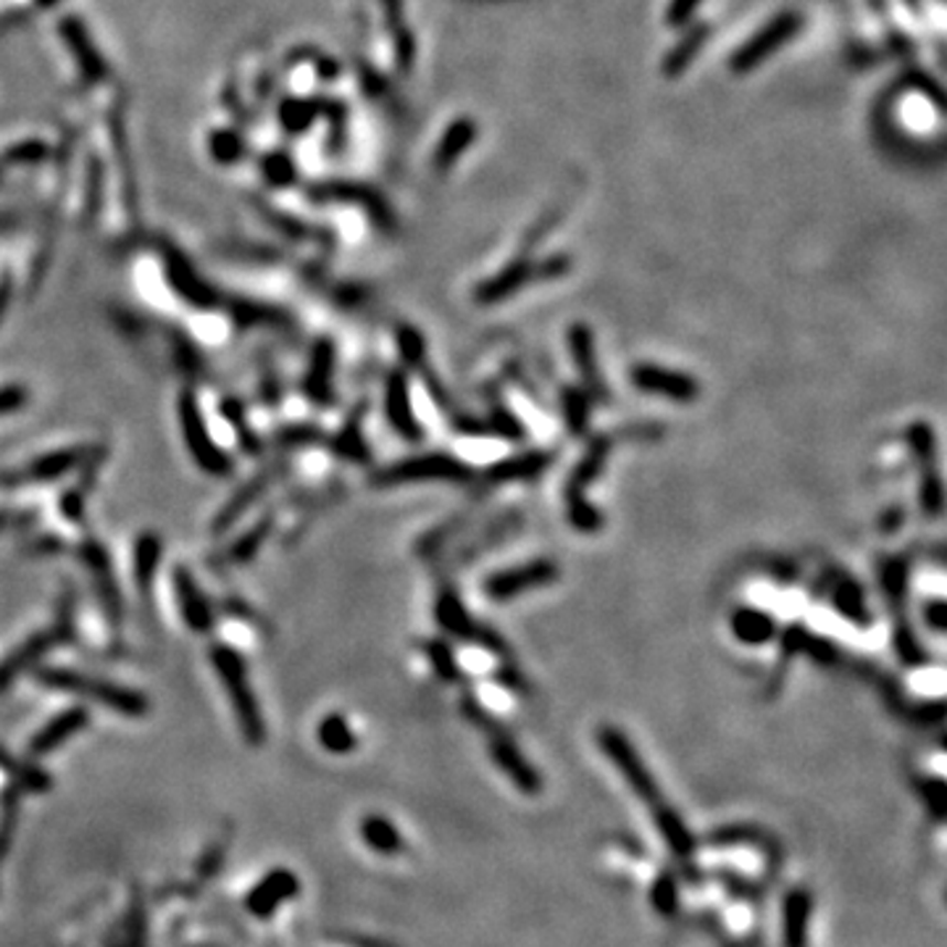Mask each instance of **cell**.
<instances>
[{
    "instance_id": "cell-1",
    "label": "cell",
    "mask_w": 947,
    "mask_h": 947,
    "mask_svg": "<svg viewBox=\"0 0 947 947\" xmlns=\"http://www.w3.org/2000/svg\"><path fill=\"white\" fill-rule=\"evenodd\" d=\"M598 745H601L605 758L616 766V772L624 776V782L629 785L632 793H635L639 800H643V806L650 810L653 821H656L666 848L679 858L682 867H687L695 855V837L690 835V829H687L682 816L666 803L656 776L647 772L643 755L637 753V747L632 745L629 738H626L622 729L616 727H603L601 732H598Z\"/></svg>"
},
{
    "instance_id": "cell-2",
    "label": "cell",
    "mask_w": 947,
    "mask_h": 947,
    "mask_svg": "<svg viewBox=\"0 0 947 947\" xmlns=\"http://www.w3.org/2000/svg\"><path fill=\"white\" fill-rule=\"evenodd\" d=\"M37 682L51 687V690L72 692L79 698L93 700V703L108 706L111 711L121 713L127 719H142L151 711V700L146 695L132 690V687H121L116 682H106V679L87 677V674L72 671V669H58V666H45L37 671Z\"/></svg>"
},
{
    "instance_id": "cell-3",
    "label": "cell",
    "mask_w": 947,
    "mask_h": 947,
    "mask_svg": "<svg viewBox=\"0 0 947 947\" xmlns=\"http://www.w3.org/2000/svg\"><path fill=\"white\" fill-rule=\"evenodd\" d=\"M211 664H214L216 674H219L229 703L235 708L243 738L248 740V745H261L266 738V724L240 653L229 645H214L211 647Z\"/></svg>"
},
{
    "instance_id": "cell-4",
    "label": "cell",
    "mask_w": 947,
    "mask_h": 947,
    "mask_svg": "<svg viewBox=\"0 0 947 947\" xmlns=\"http://www.w3.org/2000/svg\"><path fill=\"white\" fill-rule=\"evenodd\" d=\"M611 453V440L609 438H595L588 445L582 459H579L577 469L571 472L567 489H563V501H567V519L571 527L582 535H598L603 529V514L588 501V487L598 480V474L603 472V463Z\"/></svg>"
},
{
    "instance_id": "cell-5",
    "label": "cell",
    "mask_w": 947,
    "mask_h": 947,
    "mask_svg": "<svg viewBox=\"0 0 947 947\" xmlns=\"http://www.w3.org/2000/svg\"><path fill=\"white\" fill-rule=\"evenodd\" d=\"M472 466L451 453H421L379 469L372 476V485L400 487L413 485V482H455V485H463V482L472 480Z\"/></svg>"
},
{
    "instance_id": "cell-6",
    "label": "cell",
    "mask_w": 947,
    "mask_h": 947,
    "mask_svg": "<svg viewBox=\"0 0 947 947\" xmlns=\"http://www.w3.org/2000/svg\"><path fill=\"white\" fill-rule=\"evenodd\" d=\"M176 417H180L182 438H185V448L187 453L193 455L195 466L211 476H227L232 472V461L208 434L206 419H203V411L201 406H197L193 390L180 392Z\"/></svg>"
},
{
    "instance_id": "cell-7",
    "label": "cell",
    "mask_w": 947,
    "mask_h": 947,
    "mask_svg": "<svg viewBox=\"0 0 947 947\" xmlns=\"http://www.w3.org/2000/svg\"><path fill=\"white\" fill-rule=\"evenodd\" d=\"M69 639H72V613L66 609V613H61L56 624L45 626V629H37L35 635L26 637L22 645L13 647L9 656L0 660V690H6L19 674H24L26 669H32V666L40 664L43 656H47L53 647L69 643Z\"/></svg>"
},
{
    "instance_id": "cell-8",
    "label": "cell",
    "mask_w": 947,
    "mask_h": 947,
    "mask_svg": "<svg viewBox=\"0 0 947 947\" xmlns=\"http://www.w3.org/2000/svg\"><path fill=\"white\" fill-rule=\"evenodd\" d=\"M556 579H558V563L548 561V558H537V561L521 563V567L516 569L489 574L485 579V584H482V592H485L489 601L503 603V601H514V598H519L529 590L553 584Z\"/></svg>"
},
{
    "instance_id": "cell-9",
    "label": "cell",
    "mask_w": 947,
    "mask_h": 947,
    "mask_svg": "<svg viewBox=\"0 0 947 947\" xmlns=\"http://www.w3.org/2000/svg\"><path fill=\"white\" fill-rule=\"evenodd\" d=\"M104 451H98V448H61V451H51L45 455H40L30 463V466L24 469V472H17L9 476V485H43V482H56L61 476L72 474L74 469L87 466V463H95V459H100Z\"/></svg>"
},
{
    "instance_id": "cell-10",
    "label": "cell",
    "mask_w": 947,
    "mask_h": 947,
    "mask_svg": "<svg viewBox=\"0 0 947 947\" xmlns=\"http://www.w3.org/2000/svg\"><path fill=\"white\" fill-rule=\"evenodd\" d=\"M485 734L489 738V755H493V763L497 768H501L503 774L508 776L510 785H514L524 795L540 793L542 789L540 774H537V768L531 766L527 758H524L519 747H516V742L510 740V734L503 732L501 727L489 729V732H485Z\"/></svg>"
},
{
    "instance_id": "cell-11",
    "label": "cell",
    "mask_w": 947,
    "mask_h": 947,
    "mask_svg": "<svg viewBox=\"0 0 947 947\" xmlns=\"http://www.w3.org/2000/svg\"><path fill=\"white\" fill-rule=\"evenodd\" d=\"M629 377L637 390L647 395H660V398H669L674 403H692L700 395L698 379H692L690 374L666 369V366L658 364H637Z\"/></svg>"
},
{
    "instance_id": "cell-12",
    "label": "cell",
    "mask_w": 947,
    "mask_h": 947,
    "mask_svg": "<svg viewBox=\"0 0 947 947\" xmlns=\"http://www.w3.org/2000/svg\"><path fill=\"white\" fill-rule=\"evenodd\" d=\"M434 618H438V624L448 632V635L469 639V643H480L497 653L506 650V645H503L501 639L489 635V629H482V626L469 616L466 605L461 603V598L455 595L453 590H442L438 595V603H434Z\"/></svg>"
},
{
    "instance_id": "cell-13",
    "label": "cell",
    "mask_w": 947,
    "mask_h": 947,
    "mask_svg": "<svg viewBox=\"0 0 947 947\" xmlns=\"http://www.w3.org/2000/svg\"><path fill=\"white\" fill-rule=\"evenodd\" d=\"M567 261H550L542 266H531V263H514L508 266L506 271H501V275L489 279V282L480 284L476 288V303H497L503 301V298H510L516 290H521L524 284L535 282V279H545V277H561L563 271H567Z\"/></svg>"
},
{
    "instance_id": "cell-14",
    "label": "cell",
    "mask_w": 947,
    "mask_h": 947,
    "mask_svg": "<svg viewBox=\"0 0 947 947\" xmlns=\"http://www.w3.org/2000/svg\"><path fill=\"white\" fill-rule=\"evenodd\" d=\"M385 413L387 421L400 438L408 442H419L424 438L417 411L411 403V387H408L406 372H390L385 379Z\"/></svg>"
},
{
    "instance_id": "cell-15",
    "label": "cell",
    "mask_w": 947,
    "mask_h": 947,
    "mask_svg": "<svg viewBox=\"0 0 947 947\" xmlns=\"http://www.w3.org/2000/svg\"><path fill=\"white\" fill-rule=\"evenodd\" d=\"M166 279L176 295L185 303L195 305V309H214V305H219V292L211 288L208 282H203L193 269V263L185 261V258L180 256V250L174 248L166 250Z\"/></svg>"
},
{
    "instance_id": "cell-16",
    "label": "cell",
    "mask_w": 947,
    "mask_h": 947,
    "mask_svg": "<svg viewBox=\"0 0 947 947\" xmlns=\"http://www.w3.org/2000/svg\"><path fill=\"white\" fill-rule=\"evenodd\" d=\"M335 364H337L335 343H332L330 337H322L316 345H313L311 364L309 369H305V379H303V390L309 395L311 403L332 406V400H335V385H332Z\"/></svg>"
},
{
    "instance_id": "cell-17",
    "label": "cell",
    "mask_w": 947,
    "mask_h": 947,
    "mask_svg": "<svg viewBox=\"0 0 947 947\" xmlns=\"http://www.w3.org/2000/svg\"><path fill=\"white\" fill-rule=\"evenodd\" d=\"M87 724H90V713H87V708L82 706H72L66 708V711H61L53 717L43 729H37L35 738L30 740V755L32 758H43V755L53 753L56 747L64 745V742H69L74 734L82 732Z\"/></svg>"
},
{
    "instance_id": "cell-18",
    "label": "cell",
    "mask_w": 947,
    "mask_h": 947,
    "mask_svg": "<svg viewBox=\"0 0 947 947\" xmlns=\"http://www.w3.org/2000/svg\"><path fill=\"white\" fill-rule=\"evenodd\" d=\"M174 590L185 624L195 635H208L214 629V611H211V603L203 595V590L197 588L195 577L185 567L174 571Z\"/></svg>"
},
{
    "instance_id": "cell-19",
    "label": "cell",
    "mask_w": 947,
    "mask_h": 947,
    "mask_svg": "<svg viewBox=\"0 0 947 947\" xmlns=\"http://www.w3.org/2000/svg\"><path fill=\"white\" fill-rule=\"evenodd\" d=\"M298 895V876L288 869H277L271 874H266L258 882L256 890H250V895L245 897L248 911L258 918H269L271 913H277L279 905L290 897Z\"/></svg>"
},
{
    "instance_id": "cell-20",
    "label": "cell",
    "mask_w": 947,
    "mask_h": 947,
    "mask_svg": "<svg viewBox=\"0 0 947 947\" xmlns=\"http://www.w3.org/2000/svg\"><path fill=\"white\" fill-rule=\"evenodd\" d=\"M79 556H82V561L87 563V569L93 571L95 588H98L100 601H104V605H106V613L111 616V622H119L121 618V595H119V590H116L111 561H108V553L104 550V545H98L93 540L82 542Z\"/></svg>"
},
{
    "instance_id": "cell-21",
    "label": "cell",
    "mask_w": 947,
    "mask_h": 947,
    "mask_svg": "<svg viewBox=\"0 0 947 947\" xmlns=\"http://www.w3.org/2000/svg\"><path fill=\"white\" fill-rule=\"evenodd\" d=\"M569 351L574 356L577 372L582 374L584 385H588L590 398H605V387L601 379V369H598V356H595V337L592 330L584 324H574L569 330Z\"/></svg>"
},
{
    "instance_id": "cell-22",
    "label": "cell",
    "mask_w": 947,
    "mask_h": 947,
    "mask_svg": "<svg viewBox=\"0 0 947 947\" xmlns=\"http://www.w3.org/2000/svg\"><path fill=\"white\" fill-rule=\"evenodd\" d=\"M275 476H277V469H263L261 474L250 476V480L245 482V485L237 489V493L232 495L227 503H224L219 514L214 516V521H211V529H214V535H222V531H227L232 524L240 519L245 510L254 506L258 497H261L266 489H269Z\"/></svg>"
},
{
    "instance_id": "cell-23",
    "label": "cell",
    "mask_w": 947,
    "mask_h": 947,
    "mask_svg": "<svg viewBox=\"0 0 947 947\" xmlns=\"http://www.w3.org/2000/svg\"><path fill=\"white\" fill-rule=\"evenodd\" d=\"M810 913H814V897L808 890L797 887L785 897L782 905V939L785 947H808V926H810Z\"/></svg>"
},
{
    "instance_id": "cell-24",
    "label": "cell",
    "mask_w": 947,
    "mask_h": 947,
    "mask_svg": "<svg viewBox=\"0 0 947 947\" xmlns=\"http://www.w3.org/2000/svg\"><path fill=\"white\" fill-rule=\"evenodd\" d=\"M729 629H732L734 639H740L742 645H766L776 637V618L772 613L763 609H753V605H742V609L732 611L729 616Z\"/></svg>"
},
{
    "instance_id": "cell-25",
    "label": "cell",
    "mask_w": 947,
    "mask_h": 947,
    "mask_svg": "<svg viewBox=\"0 0 947 947\" xmlns=\"http://www.w3.org/2000/svg\"><path fill=\"white\" fill-rule=\"evenodd\" d=\"M550 461H553V455L545 451H524V453L508 455V459L497 461L495 466L489 469L487 480L493 482V485L535 480V476H540L545 469L550 466Z\"/></svg>"
},
{
    "instance_id": "cell-26",
    "label": "cell",
    "mask_w": 947,
    "mask_h": 947,
    "mask_svg": "<svg viewBox=\"0 0 947 947\" xmlns=\"http://www.w3.org/2000/svg\"><path fill=\"white\" fill-rule=\"evenodd\" d=\"M360 837H364L366 848L379 855H398L406 848L403 835L395 829V824L387 816L369 814L360 821Z\"/></svg>"
},
{
    "instance_id": "cell-27",
    "label": "cell",
    "mask_w": 947,
    "mask_h": 947,
    "mask_svg": "<svg viewBox=\"0 0 947 947\" xmlns=\"http://www.w3.org/2000/svg\"><path fill=\"white\" fill-rule=\"evenodd\" d=\"M159 561H161V537L155 535V531H142L138 542H134V582H138L142 595L151 592Z\"/></svg>"
},
{
    "instance_id": "cell-28",
    "label": "cell",
    "mask_w": 947,
    "mask_h": 947,
    "mask_svg": "<svg viewBox=\"0 0 947 947\" xmlns=\"http://www.w3.org/2000/svg\"><path fill=\"white\" fill-rule=\"evenodd\" d=\"M832 605H835V611L840 613L842 618H848L850 624L863 626V624L871 622L867 595H863V590L858 588V582H853V579L844 577L842 582L835 584Z\"/></svg>"
},
{
    "instance_id": "cell-29",
    "label": "cell",
    "mask_w": 947,
    "mask_h": 947,
    "mask_svg": "<svg viewBox=\"0 0 947 947\" xmlns=\"http://www.w3.org/2000/svg\"><path fill=\"white\" fill-rule=\"evenodd\" d=\"M319 742H322L326 753H335V755L353 753L358 745L351 724H347L340 713H330V717L322 719V724H319Z\"/></svg>"
},
{
    "instance_id": "cell-30",
    "label": "cell",
    "mask_w": 947,
    "mask_h": 947,
    "mask_svg": "<svg viewBox=\"0 0 947 947\" xmlns=\"http://www.w3.org/2000/svg\"><path fill=\"white\" fill-rule=\"evenodd\" d=\"M561 411L567 429L571 434H584L590 427L592 398L590 392L579 390V387H563L561 390Z\"/></svg>"
},
{
    "instance_id": "cell-31",
    "label": "cell",
    "mask_w": 947,
    "mask_h": 947,
    "mask_svg": "<svg viewBox=\"0 0 947 947\" xmlns=\"http://www.w3.org/2000/svg\"><path fill=\"white\" fill-rule=\"evenodd\" d=\"M0 768H3L6 774L11 776L17 785H22V789H32V793H43V789L51 787V776H47L43 768L32 766V763H26L22 758H13V755L6 751V747H0Z\"/></svg>"
},
{
    "instance_id": "cell-32",
    "label": "cell",
    "mask_w": 947,
    "mask_h": 947,
    "mask_svg": "<svg viewBox=\"0 0 947 947\" xmlns=\"http://www.w3.org/2000/svg\"><path fill=\"white\" fill-rule=\"evenodd\" d=\"M908 571L911 569L905 558H887L882 569H879V582H882L884 595L890 598L897 613H903L901 605L905 603V595H908Z\"/></svg>"
},
{
    "instance_id": "cell-33",
    "label": "cell",
    "mask_w": 947,
    "mask_h": 947,
    "mask_svg": "<svg viewBox=\"0 0 947 947\" xmlns=\"http://www.w3.org/2000/svg\"><path fill=\"white\" fill-rule=\"evenodd\" d=\"M64 32H66V37H69L74 56H77L79 66L85 69L87 77H104L106 74L104 61L98 58V53H95V47L90 45V40H87L85 32H82V26L74 24V19H66Z\"/></svg>"
},
{
    "instance_id": "cell-34",
    "label": "cell",
    "mask_w": 947,
    "mask_h": 947,
    "mask_svg": "<svg viewBox=\"0 0 947 947\" xmlns=\"http://www.w3.org/2000/svg\"><path fill=\"white\" fill-rule=\"evenodd\" d=\"M269 531H271V516H263L261 521H256L254 527L237 537V542L229 548V561L248 563L250 558H256L258 550H261V545L266 542V537H269Z\"/></svg>"
},
{
    "instance_id": "cell-35",
    "label": "cell",
    "mask_w": 947,
    "mask_h": 947,
    "mask_svg": "<svg viewBox=\"0 0 947 947\" xmlns=\"http://www.w3.org/2000/svg\"><path fill=\"white\" fill-rule=\"evenodd\" d=\"M424 653L429 664H432L434 674H438L442 682H459L461 669H459V660L453 656L451 645L442 643V639H427Z\"/></svg>"
},
{
    "instance_id": "cell-36",
    "label": "cell",
    "mask_w": 947,
    "mask_h": 947,
    "mask_svg": "<svg viewBox=\"0 0 947 947\" xmlns=\"http://www.w3.org/2000/svg\"><path fill=\"white\" fill-rule=\"evenodd\" d=\"M332 451H335L337 455H343V459L356 461V463H364L366 459H369L366 442H364V438H360V421L356 417L347 419L343 432H340L337 438L332 440Z\"/></svg>"
},
{
    "instance_id": "cell-37",
    "label": "cell",
    "mask_w": 947,
    "mask_h": 947,
    "mask_svg": "<svg viewBox=\"0 0 947 947\" xmlns=\"http://www.w3.org/2000/svg\"><path fill=\"white\" fill-rule=\"evenodd\" d=\"M918 506L926 516H939L945 506V487L939 480L937 466L922 469V485H918Z\"/></svg>"
},
{
    "instance_id": "cell-38",
    "label": "cell",
    "mask_w": 947,
    "mask_h": 947,
    "mask_svg": "<svg viewBox=\"0 0 947 947\" xmlns=\"http://www.w3.org/2000/svg\"><path fill=\"white\" fill-rule=\"evenodd\" d=\"M908 445L913 455H916L918 466L922 469L937 466V440H935V429L929 424H924V421L913 424L908 429Z\"/></svg>"
},
{
    "instance_id": "cell-39",
    "label": "cell",
    "mask_w": 947,
    "mask_h": 947,
    "mask_svg": "<svg viewBox=\"0 0 947 947\" xmlns=\"http://www.w3.org/2000/svg\"><path fill=\"white\" fill-rule=\"evenodd\" d=\"M895 650L905 666H922L924 664V647L918 645L916 635H913L911 624L905 618H897L895 624Z\"/></svg>"
},
{
    "instance_id": "cell-40",
    "label": "cell",
    "mask_w": 947,
    "mask_h": 947,
    "mask_svg": "<svg viewBox=\"0 0 947 947\" xmlns=\"http://www.w3.org/2000/svg\"><path fill=\"white\" fill-rule=\"evenodd\" d=\"M395 343H398L400 356L408 366H413V369H421L424 366V337L419 335L413 326H398V332H395Z\"/></svg>"
},
{
    "instance_id": "cell-41",
    "label": "cell",
    "mask_w": 947,
    "mask_h": 947,
    "mask_svg": "<svg viewBox=\"0 0 947 947\" xmlns=\"http://www.w3.org/2000/svg\"><path fill=\"white\" fill-rule=\"evenodd\" d=\"M222 413L224 417H227V421L232 427H235V432H237V440H240V445H243V451L245 453H258L261 451V445H258V438H256V432H250L248 427H245V413H243V406L237 403L235 398H227L222 403Z\"/></svg>"
},
{
    "instance_id": "cell-42",
    "label": "cell",
    "mask_w": 947,
    "mask_h": 947,
    "mask_svg": "<svg viewBox=\"0 0 947 947\" xmlns=\"http://www.w3.org/2000/svg\"><path fill=\"white\" fill-rule=\"evenodd\" d=\"M650 901L664 916H674L679 905V882L677 876L660 874L650 890Z\"/></svg>"
},
{
    "instance_id": "cell-43",
    "label": "cell",
    "mask_w": 947,
    "mask_h": 947,
    "mask_svg": "<svg viewBox=\"0 0 947 947\" xmlns=\"http://www.w3.org/2000/svg\"><path fill=\"white\" fill-rule=\"evenodd\" d=\"M793 30H795V19H789V17L787 19H779V24H774L772 30H768L766 35L761 37V43H758V40H755V45H751L745 53H742L740 61H745V64H742V66H747V64H751V61L761 58L763 53L772 51V47L776 43H782V40H785Z\"/></svg>"
},
{
    "instance_id": "cell-44",
    "label": "cell",
    "mask_w": 947,
    "mask_h": 947,
    "mask_svg": "<svg viewBox=\"0 0 947 947\" xmlns=\"http://www.w3.org/2000/svg\"><path fill=\"white\" fill-rule=\"evenodd\" d=\"M803 653H806L810 660H816V664H821V666H832V664H837V660H840V650H837V645L832 643V639L816 637V635H810V632L806 637V645H803Z\"/></svg>"
},
{
    "instance_id": "cell-45",
    "label": "cell",
    "mask_w": 947,
    "mask_h": 947,
    "mask_svg": "<svg viewBox=\"0 0 947 947\" xmlns=\"http://www.w3.org/2000/svg\"><path fill=\"white\" fill-rule=\"evenodd\" d=\"M489 427H493L497 434H503V438H508V440H521L524 438L521 421L516 419L506 406H495L493 417H489Z\"/></svg>"
},
{
    "instance_id": "cell-46",
    "label": "cell",
    "mask_w": 947,
    "mask_h": 947,
    "mask_svg": "<svg viewBox=\"0 0 947 947\" xmlns=\"http://www.w3.org/2000/svg\"><path fill=\"white\" fill-rule=\"evenodd\" d=\"M235 319H237V322H240L243 326H254V324H277V322H282V319H279L275 311L261 309V305H254V303H237V305H235Z\"/></svg>"
},
{
    "instance_id": "cell-47",
    "label": "cell",
    "mask_w": 947,
    "mask_h": 947,
    "mask_svg": "<svg viewBox=\"0 0 947 947\" xmlns=\"http://www.w3.org/2000/svg\"><path fill=\"white\" fill-rule=\"evenodd\" d=\"M211 151H214L216 159L227 163V161L240 159L243 146H240V140H237V134H232V132H216L214 138H211Z\"/></svg>"
},
{
    "instance_id": "cell-48",
    "label": "cell",
    "mask_w": 947,
    "mask_h": 947,
    "mask_svg": "<svg viewBox=\"0 0 947 947\" xmlns=\"http://www.w3.org/2000/svg\"><path fill=\"white\" fill-rule=\"evenodd\" d=\"M30 403V390L24 385H3L0 387V417L19 411Z\"/></svg>"
},
{
    "instance_id": "cell-49",
    "label": "cell",
    "mask_w": 947,
    "mask_h": 947,
    "mask_svg": "<svg viewBox=\"0 0 947 947\" xmlns=\"http://www.w3.org/2000/svg\"><path fill=\"white\" fill-rule=\"evenodd\" d=\"M324 434L319 432L316 427H290L284 429L282 434H279V442L282 445H319V440H322Z\"/></svg>"
},
{
    "instance_id": "cell-50",
    "label": "cell",
    "mask_w": 947,
    "mask_h": 947,
    "mask_svg": "<svg viewBox=\"0 0 947 947\" xmlns=\"http://www.w3.org/2000/svg\"><path fill=\"white\" fill-rule=\"evenodd\" d=\"M918 789H922L924 800L929 803L932 810H935L937 819H943V814H945V785H943V779H918Z\"/></svg>"
},
{
    "instance_id": "cell-51",
    "label": "cell",
    "mask_w": 947,
    "mask_h": 947,
    "mask_svg": "<svg viewBox=\"0 0 947 947\" xmlns=\"http://www.w3.org/2000/svg\"><path fill=\"white\" fill-rule=\"evenodd\" d=\"M469 138H472V125H469V121H463V125H455L451 129V134H448L445 146H442V161H451L453 155L459 153L463 146H466Z\"/></svg>"
},
{
    "instance_id": "cell-52",
    "label": "cell",
    "mask_w": 947,
    "mask_h": 947,
    "mask_svg": "<svg viewBox=\"0 0 947 947\" xmlns=\"http://www.w3.org/2000/svg\"><path fill=\"white\" fill-rule=\"evenodd\" d=\"M924 618H926V624L932 626V632H935V635H943V632H945V603H943V598H935V601H932L929 605H924Z\"/></svg>"
},
{
    "instance_id": "cell-53",
    "label": "cell",
    "mask_w": 947,
    "mask_h": 947,
    "mask_svg": "<svg viewBox=\"0 0 947 947\" xmlns=\"http://www.w3.org/2000/svg\"><path fill=\"white\" fill-rule=\"evenodd\" d=\"M266 174H269V180L271 182H277V185H284V182H290L292 180V172H290V166H288V161L284 159H271L269 163H266Z\"/></svg>"
},
{
    "instance_id": "cell-54",
    "label": "cell",
    "mask_w": 947,
    "mask_h": 947,
    "mask_svg": "<svg viewBox=\"0 0 947 947\" xmlns=\"http://www.w3.org/2000/svg\"><path fill=\"white\" fill-rule=\"evenodd\" d=\"M495 682L501 685V687H508V690H521V687H524L521 677L514 669H510V666H508V669H506V666H503V669L495 671Z\"/></svg>"
},
{
    "instance_id": "cell-55",
    "label": "cell",
    "mask_w": 947,
    "mask_h": 947,
    "mask_svg": "<svg viewBox=\"0 0 947 947\" xmlns=\"http://www.w3.org/2000/svg\"><path fill=\"white\" fill-rule=\"evenodd\" d=\"M11 295H13V288H11V279H9V277H3V279H0V324H3L6 313H9V305H11Z\"/></svg>"
},
{
    "instance_id": "cell-56",
    "label": "cell",
    "mask_w": 947,
    "mask_h": 947,
    "mask_svg": "<svg viewBox=\"0 0 947 947\" xmlns=\"http://www.w3.org/2000/svg\"><path fill=\"white\" fill-rule=\"evenodd\" d=\"M695 3H698V0H682V3H677V6H674L671 17H677V19H682V17H687V11H690Z\"/></svg>"
},
{
    "instance_id": "cell-57",
    "label": "cell",
    "mask_w": 947,
    "mask_h": 947,
    "mask_svg": "<svg viewBox=\"0 0 947 947\" xmlns=\"http://www.w3.org/2000/svg\"><path fill=\"white\" fill-rule=\"evenodd\" d=\"M901 516H903L901 510H892V514L887 516V519H884V524H887V529H890V531L897 527V521H901Z\"/></svg>"
},
{
    "instance_id": "cell-58",
    "label": "cell",
    "mask_w": 947,
    "mask_h": 947,
    "mask_svg": "<svg viewBox=\"0 0 947 947\" xmlns=\"http://www.w3.org/2000/svg\"><path fill=\"white\" fill-rule=\"evenodd\" d=\"M40 6H51V3H56V0H37Z\"/></svg>"
}]
</instances>
